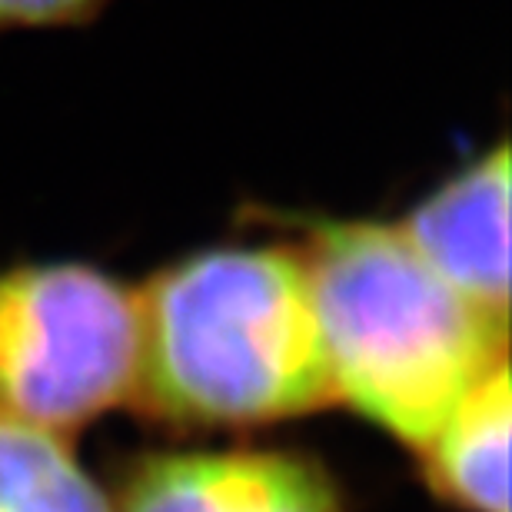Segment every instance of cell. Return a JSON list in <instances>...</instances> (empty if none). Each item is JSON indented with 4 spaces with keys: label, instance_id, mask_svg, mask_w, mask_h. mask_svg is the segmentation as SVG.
Instances as JSON below:
<instances>
[{
    "label": "cell",
    "instance_id": "obj_1",
    "mask_svg": "<svg viewBox=\"0 0 512 512\" xmlns=\"http://www.w3.org/2000/svg\"><path fill=\"white\" fill-rule=\"evenodd\" d=\"M137 303L133 399L163 423L266 426L336 399L310 273L286 233L183 253Z\"/></svg>",
    "mask_w": 512,
    "mask_h": 512
},
{
    "label": "cell",
    "instance_id": "obj_2",
    "mask_svg": "<svg viewBox=\"0 0 512 512\" xmlns=\"http://www.w3.org/2000/svg\"><path fill=\"white\" fill-rule=\"evenodd\" d=\"M240 223L300 247L333 396L399 443L423 449L459 399L509 360V320L439 280L393 220L247 207Z\"/></svg>",
    "mask_w": 512,
    "mask_h": 512
},
{
    "label": "cell",
    "instance_id": "obj_3",
    "mask_svg": "<svg viewBox=\"0 0 512 512\" xmlns=\"http://www.w3.org/2000/svg\"><path fill=\"white\" fill-rule=\"evenodd\" d=\"M140 376L137 290L90 260L0 266V413L67 436Z\"/></svg>",
    "mask_w": 512,
    "mask_h": 512
},
{
    "label": "cell",
    "instance_id": "obj_4",
    "mask_svg": "<svg viewBox=\"0 0 512 512\" xmlns=\"http://www.w3.org/2000/svg\"><path fill=\"white\" fill-rule=\"evenodd\" d=\"M117 512H346L340 486L290 449H187L133 463Z\"/></svg>",
    "mask_w": 512,
    "mask_h": 512
},
{
    "label": "cell",
    "instance_id": "obj_5",
    "mask_svg": "<svg viewBox=\"0 0 512 512\" xmlns=\"http://www.w3.org/2000/svg\"><path fill=\"white\" fill-rule=\"evenodd\" d=\"M509 140L476 153L393 220L439 280L509 320Z\"/></svg>",
    "mask_w": 512,
    "mask_h": 512
},
{
    "label": "cell",
    "instance_id": "obj_6",
    "mask_svg": "<svg viewBox=\"0 0 512 512\" xmlns=\"http://www.w3.org/2000/svg\"><path fill=\"white\" fill-rule=\"evenodd\" d=\"M509 360L459 399L426 446V479L463 512H509Z\"/></svg>",
    "mask_w": 512,
    "mask_h": 512
},
{
    "label": "cell",
    "instance_id": "obj_7",
    "mask_svg": "<svg viewBox=\"0 0 512 512\" xmlns=\"http://www.w3.org/2000/svg\"><path fill=\"white\" fill-rule=\"evenodd\" d=\"M0 512H117L60 433L0 413Z\"/></svg>",
    "mask_w": 512,
    "mask_h": 512
},
{
    "label": "cell",
    "instance_id": "obj_8",
    "mask_svg": "<svg viewBox=\"0 0 512 512\" xmlns=\"http://www.w3.org/2000/svg\"><path fill=\"white\" fill-rule=\"evenodd\" d=\"M114 0H0V34L80 30L107 14Z\"/></svg>",
    "mask_w": 512,
    "mask_h": 512
}]
</instances>
